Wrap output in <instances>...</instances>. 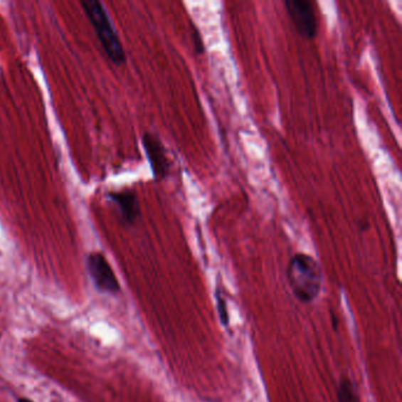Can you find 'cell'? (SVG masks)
I'll list each match as a JSON object with an SVG mask.
<instances>
[{"label":"cell","mask_w":402,"mask_h":402,"mask_svg":"<svg viewBox=\"0 0 402 402\" xmlns=\"http://www.w3.org/2000/svg\"><path fill=\"white\" fill-rule=\"evenodd\" d=\"M288 283L296 299L303 303L313 302L320 294L322 272L320 265L310 255H294L289 261Z\"/></svg>","instance_id":"obj_1"},{"label":"cell","mask_w":402,"mask_h":402,"mask_svg":"<svg viewBox=\"0 0 402 402\" xmlns=\"http://www.w3.org/2000/svg\"><path fill=\"white\" fill-rule=\"evenodd\" d=\"M80 5L86 17L89 18L97 38L111 62L116 65L125 64L127 55L124 51L123 44L103 4L98 0H84L80 1Z\"/></svg>","instance_id":"obj_2"},{"label":"cell","mask_w":402,"mask_h":402,"mask_svg":"<svg viewBox=\"0 0 402 402\" xmlns=\"http://www.w3.org/2000/svg\"><path fill=\"white\" fill-rule=\"evenodd\" d=\"M86 268L98 292L109 295H117L121 292V285L115 275L110 263L102 253H90L86 258Z\"/></svg>","instance_id":"obj_3"},{"label":"cell","mask_w":402,"mask_h":402,"mask_svg":"<svg viewBox=\"0 0 402 402\" xmlns=\"http://www.w3.org/2000/svg\"><path fill=\"white\" fill-rule=\"evenodd\" d=\"M285 7L300 35L305 38H315L319 24L313 4L308 0H285Z\"/></svg>","instance_id":"obj_4"},{"label":"cell","mask_w":402,"mask_h":402,"mask_svg":"<svg viewBox=\"0 0 402 402\" xmlns=\"http://www.w3.org/2000/svg\"><path fill=\"white\" fill-rule=\"evenodd\" d=\"M142 143L144 147L145 154H147L155 179H159V181L165 179L170 172L171 163H170L166 150H165L164 145L162 144L159 136L150 134V132H145L143 134Z\"/></svg>","instance_id":"obj_5"},{"label":"cell","mask_w":402,"mask_h":402,"mask_svg":"<svg viewBox=\"0 0 402 402\" xmlns=\"http://www.w3.org/2000/svg\"><path fill=\"white\" fill-rule=\"evenodd\" d=\"M107 199L114 202L121 211L124 223L134 224L141 217V208L134 190L125 189L107 194Z\"/></svg>","instance_id":"obj_6"},{"label":"cell","mask_w":402,"mask_h":402,"mask_svg":"<svg viewBox=\"0 0 402 402\" xmlns=\"http://www.w3.org/2000/svg\"><path fill=\"white\" fill-rule=\"evenodd\" d=\"M337 400L339 402H360L358 392L349 379L344 378L341 380L337 389Z\"/></svg>","instance_id":"obj_7"},{"label":"cell","mask_w":402,"mask_h":402,"mask_svg":"<svg viewBox=\"0 0 402 402\" xmlns=\"http://www.w3.org/2000/svg\"><path fill=\"white\" fill-rule=\"evenodd\" d=\"M217 310L220 314L221 322L223 326L229 324V314H228L227 302L223 296L221 295L220 290H216Z\"/></svg>","instance_id":"obj_8"},{"label":"cell","mask_w":402,"mask_h":402,"mask_svg":"<svg viewBox=\"0 0 402 402\" xmlns=\"http://www.w3.org/2000/svg\"><path fill=\"white\" fill-rule=\"evenodd\" d=\"M17 402H35L31 399H26V398H21Z\"/></svg>","instance_id":"obj_9"}]
</instances>
